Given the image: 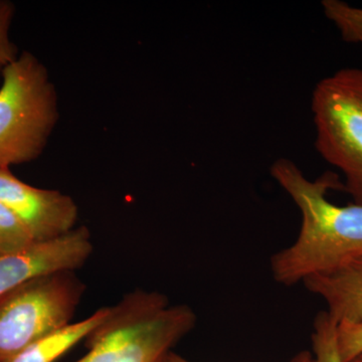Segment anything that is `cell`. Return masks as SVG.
I'll list each match as a JSON object with an SVG mask.
<instances>
[{"instance_id": "obj_1", "label": "cell", "mask_w": 362, "mask_h": 362, "mask_svg": "<svg viewBox=\"0 0 362 362\" xmlns=\"http://www.w3.org/2000/svg\"><path fill=\"white\" fill-rule=\"evenodd\" d=\"M270 171L302 216L294 244L271 257L275 282L292 287L362 258V206H338L327 197L330 190H344L339 175L326 171L310 180L287 158L277 159Z\"/></svg>"}, {"instance_id": "obj_2", "label": "cell", "mask_w": 362, "mask_h": 362, "mask_svg": "<svg viewBox=\"0 0 362 362\" xmlns=\"http://www.w3.org/2000/svg\"><path fill=\"white\" fill-rule=\"evenodd\" d=\"M197 321L187 305H170L161 293L136 290L110 307L85 339L89 352L75 362H166Z\"/></svg>"}, {"instance_id": "obj_3", "label": "cell", "mask_w": 362, "mask_h": 362, "mask_svg": "<svg viewBox=\"0 0 362 362\" xmlns=\"http://www.w3.org/2000/svg\"><path fill=\"white\" fill-rule=\"evenodd\" d=\"M58 118V97L47 68L32 52H21L2 74L0 168L39 158Z\"/></svg>"}, {"instance_id": "obj_4", "label": "cell", "mask_w": 362, "mask_h": 362, "mask_svg": "<svg viewBox=\"0 0 362 362\" xmlns=\"http://www.w3.org/2000/svg\"><path fill=\"white\" fill-rule=\"evenodd\" d=\"M87 289L75 271L45 274L0 296V362L71 323Z\"/></svg>"}, {"instance_id": "obj_5", "label": "cell", "mask_w": 362, "mask_h": 362, "mask_svg": "<svg viewBox=\"0 0 362 362\" xmlns=\"http://www.w3.org/2000/svg\"><path fill=\"white\" fill-rule=\"evenodd\" d=\"M311 110L317 151L339 169L343 192L362 206V69H340L317 83Z\"/></svg>"}, {"instance_id": "obj_6", "label": "cell", "mask_w": 362, "mask_h": 362, "mask_svg": "<svg viewBox=\"0 0 362 362\" xmlns=\"http://www.w3.org/2000/svg\"><path fill=\"white\" fill-rule=\"evenodd\" d=\"M0 202L23 221L35 242L70 233L78 220V206L70 195L32 187L18 180L11 168H0Z\"/></svg>"}, {"instance_id": "obj_7", "label": "cell", "mask_w": 362, "mask_h": 362, "mask_svg": "<svg viewBox=\"0 0 362 362\" xmlns=\"http://www.w3.org/2000/svg\"><path fill=\"white\" fill-rule=\"evenodd\" d=\"M93 249L89 228L83 226L57 239L35 242L20 252L0 256V296L37 276L78 270Z\"/></svg>"}, {"instance_id": "obj_8", "label": "cell", "mask_w": 362, "mask_h": 362, "mask_svg": "<svg viewBox=\"0 0 362 362\" xmlns=\"http://www.w3.org/2000/svg\"><path fill=\"white\" fill-rule=\"evenodd\" d=\"M302 284L325 302L326 311L337 324L362 320V258L330 273L312 276Z\"/></svg>"}, {"instance_id": "obj_9", "label": "cell", "mask_w": 362, "mask_h": 362, "mask_svg": "<svg viewBox=\"0 0 362 362\" xmlns=\"http://www.w3.org/2000/svg\"><path fill=\"white\" fill-rule=\"evenodd\" d=\"M110 307H104L85 320L70 323L49 333L28 347L11 362H54L81 340H85L108 316Z\"/></svg>"}, {"instance_id": "obj_10", "label": "cell", "mask_w": 362, "mask_h": 362, "mask_svg": "<svg viewBox=\"0 0 362 362\" xmlns=\"http://www.w3.org/2000/svg\"><path fill=\"white\" fill-rule=\"evenodd\" d=\"M323 13L340 33L342 40L362 45V8L342 0H323Z\"/></svg>"}, {"instance_id": "obj_11", "label": "cell", "mask_w": 362, "mask_h": 362, "mask_svg": "<svg viewBox=\"0 0 362 362\" xmlns=\"http://www.w3.org/2000/svg\"><path fill=\"white\" fill-rule=\"evenodd\" d=\"M337 322L327 311H320L314 319L311 334L313 362H342L337 349Z\"/></svg>"}, {"instance_id": "obj_12", "label": "cell", "mask_w": 362, "mask_h": 362, "mask_svg": "<svg viewBox=\"0 0 362 362\" xmlns=\"http://www.w3.org/2000/svg\"><path fill=\"white\" fill-rule=\"evenodd\" d=\"M35 242L23 221L0 202V256L20 252Z\"/></svg>"}, {"instance_id": "obj_13", "label": "cell", "mask_w": 362, "mask_h": 362, "mask_svg": "<svg viewBox=\"0 0 362 362\" xmlns=\"http://www.w3.org/2000/svg\"><path fill=\"white\" fill-rule=\"evenodd\" d=\"M16 6L13 2L0 0V77L4 70L18 58V47L9 37Z\"/></svg>"}, {"instance_id": "obj_14", "label": "cell", "mask_w": 362, "mask_h": 362, "mask_svg": "<svg viewBox=\"0 0 362 362\" xmlns=\"http://www.w3.org/2000/svg\"><path fill=\"white\" fill-rule=\"evenodd\" d=\"M337 341L342 362H352L362 354V320L337 324Z\"/></svg>"}, {"instance_id": "obj_15", "label": "cell", "mask_w": 362, "mask_h": 362, "mask_svg": "<svg viewBox=\"0 0 362 362\" xmlns=\"http://www.w3.org/2000/svg\"><path fill=\"white\" fill-rule=\"evenodd\" d=\"M290 362H313V354L308 350H303L293 357Z\"/></svg>"}, {"instance_id": "obj_16", "label": "cell", "mask_w": 362, "mask_h": 362, "mask_svg": "<svg viewBox=\"0 0 362 362\" xmlns=\"http://www.w3.org/2000/svg\"><path fill=\"white\" fill-rule=\"evenodd\" d=\"M166 362H192L187 361L185 357L180 356V354H175V352H170Z\"/></svg>"}, {"instance_id": "obj_17", "label": "cell", "mask_w": 362, "mask_h": 362, "mask_svg": "<svg viewBox=\"0 0 362 362\" xmlns=\"http://www.w3.org/2000/svg\"><path fill=\"white\" fill-rule=\"evenodd\" d=\"M352 362H362V354L361 356H357L356 359H354Z\"/></svg>"}]
</instances>
